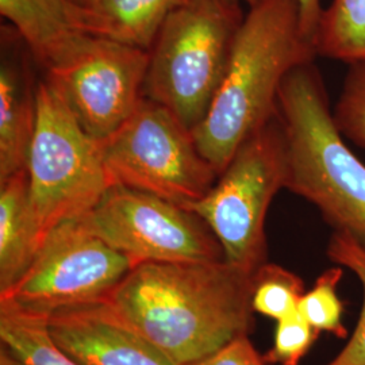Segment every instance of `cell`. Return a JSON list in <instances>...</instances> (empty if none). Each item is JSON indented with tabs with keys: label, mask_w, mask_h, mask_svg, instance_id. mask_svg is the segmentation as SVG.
<instances>
[{
	"label": "cell",
	"mask_w": 365,
	"mask_h": 365,
	"mask_svg": "<svg viewBox=\"0 0 365 365\" xmlns=\"http://www.w3.org/2000/svg\"><path fill=\"white\" fill-rule=\"evenodd\" d=\"M253 274L226 260L143 262L106 302L178 365L203 360L253 325Z\"/></svg>",
	"instance_id": "1"
},
{
	"label": "cell",
	"mask_w": 365,
	"mask_h": 365,
	"mask_svg": "<svg viewBox=\"0 0 365 365\" xmlns=\"http://www.w3.org/2000/svg\"><path fill=\"white\" fill-rule=\"evenodd\" d=\"M315 57V45L302 31L298 0L249 6L221 86L192 131L218 173L249 137L279 115V92L288 73Z\"/></svg>",
	"instance_id": "2"
},
{
	"label": "cell",
	"mask_w": 365,
	"mask_h": 365,
	"mask_svg": "<svg viewBox=\"0 0 365 365\" xmlns=\"http://www.w3.org/2000/svg\"><path fill=\"white\" fill-rule=\"evenodd\" d=\"M287 143L286 188L306 199L334 232L365 249V164L345 144L314 63L292 69L279 92Z\"/></svg>",
	"instance_id": "3"
},
{
	"label": "cell",
	"mask_w": 365,
	"mask_h": 365,
	"mask_svg": "<svg viewBox=\"0 0 365 365\" xmlns=\"http://www.w3.org/2000/svg\"><path fill=\"white\" fill-rule=\"evenodd\" d=\"M241 0H185L163 24L149 51L144 98L194 131L207 115L245 14Z\"/></svg>",
	"instance_id": "4"
},
{
	"label": "cell",
	"mask_w": 365,
	"mask_h": 365,
	"mask_svg": "<svg viewBox=\"0 0 365 365\" xmlns=\"http://www.w3.org/2000/svg\"><path fill=\"white\" fill-rule=\"evenodd\" d=\"M36 130L27 158L33 215L45 238L60 223L78 220L113 185L102 145L81 128L49 78L37 84Z\"/></svg>",
	"instance_id": "5"
},
{
	"label": "cell",
	"mask_w": 365,
	"mask_h": 365,
	"mask_svg": "<svg viewBox=\"0 0 365 365\" xmlns=\"http://www.w3.org/2000/svg\"><path fill=\"white\" fill-rule=\"evenodd\" d=\"M286 179L287 143L277 115L235 150L206 195L184 207L207 223L225 260L255 274L267 262L265 220Z\"/></svg>",
	"instance_id": "6"
},
{
	"label": "cell",
	"mask_w": 365,
	"mask_h": 365,
	"mask_svg": "<svg viewBox=\"0 0 365 365\" xmlns=\"http://www.w3.org/2000/svg\"><path fill=\"white\" fill-rule=\"evenodd\" d=\"M101 145L113 185L150 192L182 206L206 195L220 176L200 153L192 131L167 107L148 98Z\"/></svg>",
	"instance_id": "7"
},
{
	"label": "cell",
	"mask_w": 365,
	"mask_h": 365,
	"mask_svg": "<svg viewBox=\"0 0 365 365\" xmlns=\"http://www.w3.org/2000/svg\"><path fill=\"white\" fill-rule=\"evenodd\" d=\"M80 220L133 267L225 260L221 244L194 211L130 187L111 185Z\"/></svg>",
	"instance_id": "8"
},
{
	"label": "cell",
	"mask_w": 365,
	"mask_h": 365,
	"mask_svg": "<svg viewBox=\"0 0 365 365\" xmlns=\"http://www.w3.org/2000/svg\"><path fill=\"white\" fill-rule=\"evenodd\" d=\"M133 268L125 255L78 220L63 222L45 238L38 255L0 302L48 317L78 304L101 302Z\"/></svg>",
	"instance_id": "9"
},
{
	"label": "cell",
	"mask_w": 365,
	"mask_h": 365,
	"mask_svg": "<svg viewBox=\"0 0 365 365\" xmlns=\"http://www.w3.org/2000/svg\"><path fill=\"white\" fill-rule=\"evenodd\" d=\"M149 51L101 36H84L48 78L81 128L102 143L144 98Z\"/></svg>",
	"instance_id": "10"
},
{
	"label": "cell",
	"mask_w": 365,
	"mask_h": 365,
	"mask_svg": "<svg viewBox=\"0 0 365 365\" xmlns=\"http://www.w3.org/2000/svg\"><path fill=\"white\" fill-rule=\"evenodd\" d=\"M53 344L78 365H178L126 324L106 302L46 317Z\"/></svg>",
	"instance_id": "11"
},
{
	"label": "cell",
	"mask_w": 365,
	"mask_h": 365,
	"mask_svg": "<svg viewBox=\"0 0 365 365\" xmlns=\"http://www.w3.org/2000/svg\"><path fill=\"white\" fill-rule=\"evenodd\" d=\"M0 13L46 72L61 64L84 36L105 37L99 13L69 0H0Z\"/></svg>",
	"instance_id": "12"
},
{
	"label": "cell",
	"mask_w": 365,
	"mask_h": 365,
	"mask_svg": "<svg viewBox=\"0 0 365 365\" xmlns=\"http://www.w3.org/2000/svg\"><path fill=\"white\" fill-rule=\"evenodd\" d=\"M37 87L16 53L3 46L0 66V182L26 170L36 130Z\"/></svg>",
	"instance_id": "13"
},
{
	"label": "cell",
	"mask_w": 365,
	"mask_h": 365,
	"mask_svg": "<svg viewBox=\"0 0 365 365\" xmlns=\"http://www.w3.org/2000/svg\"><path fill=\"white\" fill-rule=\"evenodd\" d=\"M43 240L33 215L26 170L0 182V292L26 274Z\"/></svg>",
	"instance_id": "14"
},
{
	"label": "cell",
	"mask_w": 365,
	"mask_h": 365,
	"mask_svg": "<svg viewBox=\"0 0 365 365\" xmlns=\"http://www.w3.org/2000/svg\"><path fill=\"white\" fill-rule=\"evenodd\" d=\"M185 0H98L105 37L150 51L165 19Z\"/></svg>",
	"instance_id": "15"
},
{
	"label": "cell",
	"mask_w": 365,
	"mask_h": 365,
	"mask_svg": "<svg viewBox=\"0 0 365 365\" xmlns=\"http://www.w3.org/2000/svg\"><path fill=\"white\" fill-rule=\"evenodd\" d=\"M317 56L352 66L365 63V0H331L315 34Z\"/></svg>",
	"instance_id": "16"
},
{
	"label": "cell",
	"mask_w": 365,
	"mask_h": 365,
	"mask_svg": "<svg viewBox=\"0 0 365 365\" xmlns=\"http://www.w3.org/2000/svg\"><path fill=\"white\" fill-rule=\"evenodd\" d=\"M0 339L31 365H78L48 334L46 317L0 302Z\"/></svg>",
	"instance_id": "17"
},
{
	"label": "cell",
	"mask_w": 365,
	"mask_h": 365,
	"mask_svg": "<svg viewBox=\"0 0 365 365\" xmlns=\"http://www.w3.org/2000/svg\"><path fill=\"white\" fill-rule=\"evenodd\" d=\"M304 284L298 274L265 262L253 274L252 307L255 313L280 321L298 313Z\"/></svg>",
	"instance_id": "18"
},
{
	"label": "cell",
	"mask_w": 365,
	"mask_h": 365,
	"mask_svg": "<svg viewBox=\"0 0 365 365\" xmlns=\"http://www.w3.org/2000/svg\"><path fill=\"white\" fill-rule=\"evenodd\" d=\"M327 253L336 265L352 271L363 287V309L356 330L345 348L327 365H365V249L349 235L334 232Z\"/></svg>",
	"instance_id": "19"
},
{
	"label": "cell",
	"mask_w": 365,
	"mask_h": 365,
	"mask_svg": "<svg viewBox=\"0 0 365 365\" xmlns=\"http://www.w3.org/2000/svg\"><path fill=\"white\" fill-rule=\"evenodd\" d=\"M342 267H334L321 274L314 287L304 292L298 306V313L317 330L327 331L336 337H346L344 327V306L337 295V286L342 277Z\"/></svg>",
	"instance_id": "20"
},
{
	"label": "cell",
	"mask_w": 365,
	"mask_h": 365,
	"mask_svg": "<svg viewBox=\"0 0 365 365\" xmlns=\"http://www.w3.org/2000/svg\"><path fill=\"white\" fill-rule=\"evenodd\" d=\"M348 66L333 118L345 138L365 148V63Z\"/></svg>",
	"instance_id": "21"
},
{
	"label": "cell",
	"mask_w": 365,
	"mask_h": 365,
	"mask_svg": "<svg viewBox=\"0 0 365 365\" xmlns=\"http://www.w3.org/2000/svg\"><path fill=\"white\" fill-rule=\"evenodd\" d=\"M317 331L299 313L277 321L274 345L262 356L265 364L298 365L313 346Z\"/></svg>",
	"instance_id": "22"
},
{
	"label": "cell",
	"mask_w": 365,
	"mask_h": 365,
	"mask_svg": "<svg viewBox=\"0 0 365 365\" xmlns=\"http://www.w3.org/2000/svg\"><path fill=\"white\" fill-rule=\"evenodd\" d=\"M188 365H267L262 356L256 351L248 336L230 342L221 351Z\"/></svg>",
	"instance_id": "23"
},
{
	"label": "cell",
	"mask_w": 365,
	"mask_h": 365,
	"mask_svg": "<svg viewBox=\"0 0 365 365\" xmlns=\"http://www.w3.org/2000/svg\"><path fill=\"white\" fill-rule=\"evenodd\" d=\"M299 4L300 26L303 34L315 45L317 27L324 11L321 0H298Z\"/></svg>",
	"instance_id": "24"
},
{
	"label": "cell",
	"mask_w": 365,
	"mask_h": 365,
	"mask_svg": "<svg viewBox=\"0 0 365 365\" xmlns=\"http://www.w3.org/2000/svg\"><path fill=\"white\" fill-rule=\"evenodd\" d=\"M0 365H31L27 363L25 359H22L18 353L14 352L13 349L1 342L0 345Z\"/></svg>",
	"instance_id": "25"
},
{
	"label": "cell",
	"mask_w": 365,
	"mask_h": 365,
	"mask_svg": "<svg viewBox=\"0 0 365 365\" xmlns=\"http://www.w3.org/2000/svg\"><path fill=\"white\" fill-rule=\"evenodd\" d=\"M78 6L81 7H86V9H90V10H95L98 9V0H69Z\"/></svg>",
	"instance_id": "26"
},
{
	"label": "cell",
	"mask_w": 365,
	"mask_h": 365,
	"mask_svg": "<svg viewBox=\"0 0 365 365\" xmlns=\"http://www.w3.org/2000/svg\"><path fill=\"white\" fill-rule=\"evenodd\" d=\"M241 1H245V3H248L249 6H252V4H255V3H257L260 0H241Z\"/></svg>",
	"instance_id": "27"
}]
</instances>
